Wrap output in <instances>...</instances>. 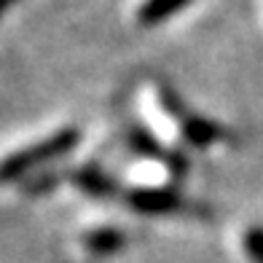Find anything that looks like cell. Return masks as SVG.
<instances>
[{"mask_svg":"<svg viewBox=\"0 0 263 263\" xmlns=\"http://www.w3.org/2000/svg\"><path fill=\"white\" fill-rule=\"evenodd\" d=\"M140 116L142 126L177 153H183V148L207 151L226 140V129L215 118H207L194 107H188L177 89L159 78H148L142 83Z\"/></svg>","mask_w":263,"mask_h":263,"instance_id":"cell-1","label":"cell"},{"mask_svg":"<svg viewBox=\"0 0 263 263\" xmlns=\"http://www.w3.org/2000/svg\"><path fill=\"white\" fill-rule=\"evenodd\" d=\"M78 142H81L78 126H59V129H51L46 135L25 142V145H16L3 159V183L11 185V183L22 180V177L43 170V166L65 159Z\"/></svg>","mask_w":263,"mask_h":263,"instance_id":"cell-2","label":"cell"},{"mask_svg":"<svg viewBox=\"0 0 263 263\" xmlns=\"http://www.w3.org/2000/svg\"><path fill=\"white\" fill-rule=\"evenodd\" d=\"M126 247V231L116 223H89L76 234V250L86 260H107Z\"/></svg>","mask_w":263,"mask_h":263,"instance_id":"cell-3","label":"cell"},{"mask_svg":"<svg viewBox=\"0 0 263 263\" xmlns=\"http://www.w3.org/2000/svg\"><path fill=\"white\" fill-rule=\"evenodd\" d=\"M191 3H196V0H137L135 22L140 27H159L172 16H177Z\"/></svg>","mask_w":263,"mask_h":263,"instance_id":"cell-4","label":"cell"},{"mask_svg":"<svg viewBox=\"0 0 263 263\" xmlns=\"http://www.w3.org/2000/svg\"><path fill=\"white\" fill-rule=\"evenodd\" d=\"M73 185L86 196H94V199H102V196H113L121 185H116L110 177H107L100 166L94 164H86L81 170L73 172Z\"/></svg>","mask_w":263,"mask_h":263,"instance_id":"cell-5","label":"cell"},{"mask_svg":"<svg viewBox=\"0 0 263 263\" xmlns=\"http://www.w3.org/2000/svg\"><path fill=\"white\" fill-rule=\"evenodd\" d=\"M234 250H236L239 263H263V226L260 223L239 226Z\"/></svg>","mask_w":263,"mask_h":263,"instance_id":"cell-6","label":"cell"},{"mask_svg":"<svg viewBox=\"0 0 263 263\" xmlns=\"http://www.w3.org/2000/svg\"><path fill=\"white\" fill-rule=\"evenodd\" d=\"M14 3H16V0H3V8H11Z\"/></svg>","mask_w":263,"mask_h":263,"instance_id":"cell-7","label":"cell"}]
</instances>
